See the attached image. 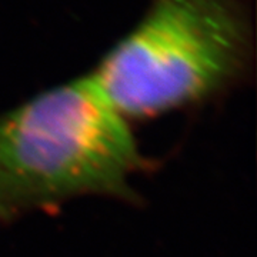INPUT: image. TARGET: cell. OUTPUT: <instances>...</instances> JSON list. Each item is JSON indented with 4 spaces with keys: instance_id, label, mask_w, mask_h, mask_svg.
Here are the masks:
<instances>
[{
    "instance_id": "cell-2",
    "label": "cell",
    "mask_w": 257,
    "mask_h": 257,
    "mask_svg": "<svg viewBox=\"0 0 257 257\" xmlns=\"http://www.w3.org/2000/svg\"><path fill=\"white\" fill-rule=\"evenodd\" d=\"M253 56L247 0H150L90 76L130 121L220 96L246 79Z\"/></svg>"
},
{
    "instance_id": "cell-1",
    "label": "cell",
    "mask_w": 257,
    "mask_h": 257,
    "mask_svg": "<svg viewBox=\"0 0 257 257\" xmlns=\"http://www.w3.org/2000/svg\"><path fill=\"white\" fill-rule=\"evenodd\" d=\"M145 167L128 120L90 73L0 113V221L86 196L133 202Z\"/></svg>"
}]
</instances>
